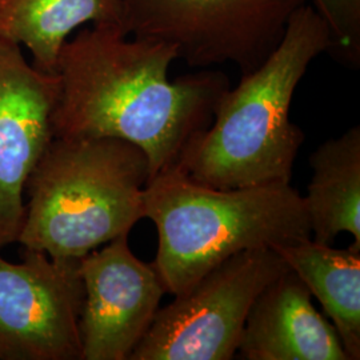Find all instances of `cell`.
I'll list each match as a JSON object with an SVG mask.
<instances>
[{"label": "cell", "mask_w": 360, "mask_h": 360, "mask_svg": "<svg viewBox=\"0 0 360 360\" xmlns=\"http://www.w3.org/2000/svg\"><path fill=\"white\" fill-rule=\"evenodd\" d=\"M176 59L175 47L129 39L120 28L82 30L58 59L53 136L134 143L148 158L150 179L178 167L186 148L210 127L230 80L203 70L171 82L168 68Z\"/></svg>", "instance_id": "1"}, {"label": "cell", "mask_w": 360, "mask_h": 360, "mask_svg": "<svg viewBox=\"0 0 360 360\" xmlns=\"http://www.w3.org/2000/svg\"><path fill=\"white\" fill-rule=\"evenodd\" d=\"M331 46L330 28L312 4L297 8L267 60L223 94L210 127L186 148L178 167L220 190L291 183L304 142L290 119L294 92L311 62Z\"/></svg>", "instance_id": "2"}, {"label": "cell", "mask_w": 360, "mask_h": 360, "mask_svg": "<svg viewBox=\"0 0 360 360\" xmlns=\"http://www.w3.org/2000/svg\"><path fill=\"white\" fill-rule=\"evenodd\" d=\"M144 218L156 226L154 266L174 296L239 252L311 238L304 198L291 183L220 190L179 167L148 180Z\"/></svg>", "instance_id": "3"}, {"label": "cell", "mask_w": 360, "mask_h": 360, "mask_svg": "<svg viewBox=\"0 0 360 360\" xmlns=\"http://www.w3.org/2000/svg\"><path fill=\"white\" fill-rule=\"evenodd\" d=\"M150 162L117 138L53 136L32 169L18 240L52 259L80 260L144 218Z\"/></svg>", "instance_id": "4"}, {"label": "cell", "mask_w": 360, "mask_h": 360, "mask_svg": "<svg viewBox=\"0 0 360 360\" xmlns=\"http://www.w3.org/2000/svg\"><path fill=\"white\" fill-rule=\"evenodd\" d=\"M309 0H122L132 38L176 49L191 67L233 63L242 75L263 65L291 16Z\"/></svg>", "instance_id": "5"}, {"label": "cell", "mask_w": 360, "mask_h": 360, "mask_svg": "<svg viewBox=\"0 0 360 360\" xmlns=\"http://www.w3.org/2000/svg\"><path fill=\"white\" fill-rule=\"evenodd\" d=\"M287 270L272 248L229 257L158 309L129 360L233 359L254 302Z\"/></svg>", "instance_id": "6"}, {"label": "cell", "mask_w": 360, "mask_h": 360, "mask_svg": "<svg viewBox=\"0 0 360 360\" xmlns=\"http://www.w3.org/2000/svg\"><path fill=\"white\" fill-rule=\"evenodd\" d=\"M83 297L79 260L0 257V360H82Z\"/></svg>", "instance_id": "7"}, {"label": "cell", "mask_w": 360, "mask_h": 360, "mask_svg": "<svg viewBox=\"0 0 360 360\" xmlns=\"http://www.w3.org/2000/svg\"><path fill=\"white\" fill-rule=\"evenodd\" d=\"M79 274L82 360H129L167 294L154 263L135 257L122 235L82 257Z\"/></svg>", "instance_id": "8"}, {"label": "cell", "mask_w": 360, "mask_h": 360, "mask_svg": "<svg viewBox=\"0 0 360 360\" xmlns=\"http://www.w3.org/2000/svg\"><path fill=\"white\" fill-rule=\"evenodd\" d=\"M60 82L30 63L20 46L0 39V250L15 243L28 178L53 139Z\"/></svg>", "instance_id": "9"}, {"label": "cell", "mask_w": 360, "mask_h": 360, "mask_svg": "<svg viewBox=\"0 0 360 360\" xmlns=\"http://www.w3.org/2000/svg\"><path fill=\"white\" fill-rule=\"evenodd\" d=\"M235 358L349 360L334 324L316 311L294 271H284L250 309Z\"/></svg>", "instance_id": "10"}, {"label": "cell", "mask_w": 360, "mask_h": 360, "mask_svg": "<svg viewBox=\"0 0 360 360\" xmlns=\"http://www.w3.org/2000/svg\"><path fill=\"white\" fill-rule=\"evenodd\" d=\"M86 23L124 31L122 0H0V39L25 46L46 72L56 71L68 37Z\"/></svg>", "instance_id": "11"}, {"label": "cell", "mask_w": 360, "mask_h": 360, "mask_svg": "<svg viewBox=\"0 0 360 360\" xmlns=\"http://www.w3.org/2000/svg\"><path fill=\"white\" fill-rule=\"evenodd\" d=\"M334 323L349 360L360 359V247L304 239L272 248Z\"/></svg>", "instance_id": "12"}, {"label": "cell", "mask_w": 360, "mask_h": 360, "mask_svg": "<svg viewBox=\"0 0 360 360\" xmlns=\"http://www.w3.org/2000/svg\"><path fill=\"white\" fill-rule=\"evenodd\" d=\"M312 178L304 198L311 239L331 245L340 232L360 247V127L322 143L309 156Z\"/></svg>", "instance_id": "13"}, {"label": "cell", "mask_w": 360, "mask_h": 360, "mask_svg": "<svg viewBox=\"0 0 360 360\" xmlns=\"http://www.w3.org/2000/svg\"><path fill=\"white\" fill-rule=\"evenodd\" d=\"M331 32L328 53L351 68L360 65V0H312Z\"/></svg>", "instance_id": "14"}]
</instances>
